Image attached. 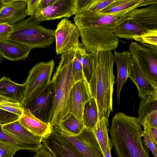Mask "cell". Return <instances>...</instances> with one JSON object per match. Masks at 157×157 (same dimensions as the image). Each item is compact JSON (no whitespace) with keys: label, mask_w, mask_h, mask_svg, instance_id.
Wrapping results in <instances>:
<instances>
[{"label":"cell","mask_w":157,"mask_h":157,"mask_svg":"<svg viewBox=\"0 0 157 157\" xmlns=\"http://www.w3.org/2000/svg\"><path fill=\"white\" fill-rule=\"evenodd\" d=\"M134 9L103 13L88 10L75 15V24L78 27L82 44L89 53L115 50L119 40L115 33L116 28L129 18Z\"/></svg>","instance_id":"1"},{"label":"cell","mask_w":157,"mask_h":157,"mask_svg":"<svg viewBox=\"0 0 157 157\" xmlns=\"http://www.w3.org/2000/svg\"><path fill=\"white\" fill-rule=\"evenodd\" d=\"M92 66L88 83L91 97L96 100L99 118H108L113 111V94L115 77L112 51L89 52Z\"/></svg>","instance_id":"2"},{"label":"cell","mask_w":157,"mask_h":157,"mask_svg":"<svg viewBox=\"0 0 157 157\" xmlns=\"http://www.w3.org/2000/svg\"><path fill=\"white\" fill-rule=\"evenodd\" d=\"M141 126L138 117L122 112L113 117L109 132L118 157H150L142 139Z\"/></svg>","instance_id":"3"},{"label":"cell","mask_w":157,"mask_h":157,"mask_svg":"<svg viewBox=\"0 0 157 157\" xmlns=\"http://www.w3.org/2000/svg\"><path fill=\"white\" fill-rule=\"evenodd\" d=\"M75 50L61 55V59L52 79L54 89L53 106L49 123L58 125L70 113V94L75 83L71 70Z\"/></svg>","instance_id":"4"},{"label":"cell","mask_w":157,"mask_h":157,"mask_svg":"<svg viewBox=\"0 0 157 157\" xmlns=\"http://www.w3.org/2000/svg\"><path fill=\"white\" fill-rule=\"evenodd\" d=\"M40 23L33 16H30L13 25L12 32L5 38L32 49L45 48L54 42L55 31Z\"/></svg>","instance_id":"5"},{"label":"cell","mask_w":157,"mask_h":157,"mask_svg":"<svg viewBox=\"0 0 157 157\" xmlns=\"http://www.w3.org/2000/svg\"><path fill=\"white\" fill-rule=\"evenodd\" d=\"M129 51L149 82L157 89V46L132 42Z\"/></svg>","instance_id":"6"},{"label":"cell","mask_w":157,"mask_h":157,"mask_svg":"<svg viewBox=\"0 0 157 157\" xmlns=\"http://www.w3.org/2000/svg\"><path fill=\"white\" fill-rule=\"evenodd\" d=\"M54 65L52 59L38 63L30 70L24 83L25 87V93L20 103L23 107H25L35 94L50 83Z\"/></svg>","instance_id":"7"},{"label":"cell","mask_w":157,"mask_h":157,"mask_svg":"<svg viewBox=\"0 0 157 157\" xmlns=\"http://www.w3.org/2000/svg\"><path fill=\"white\" fill-rule=\"evenodd\" d=\"M54 99V89L51 80L30 99L25 107L40 120L49 123Z\"/></svg>","instance_id":"8"},{"label":"cell","mask_w":157,"mask_h":157,"mask_svg":"<svg viewBox=\"0 0 157 157\" xmlns=\"http://www.w3.org/2000/svg\"><path fill=\"white\" fill-rule=\"evenodd\" d=\"M54 31L57 55H62L78 48L80 44L78 29L68 19H62Z\"/></svg>","instance_id":"9"},{"label":"cell","mask_w":157,"mask_h":157,"mask_svg":"<svg viewBox=\"0 0 157 157\" xmlns=\"http://www.w3.org/2000/svg\"><path fill=\"white\" fill-rule=\"evenodd\" d=\"M55 127L84 157H104L93 131L84 128L79 134L71 136L57 126Z\"/></svg>","instance_id":"10"},{"label":"cell","mask_w":157,"mask_h":157,"mask_svg":"<svg viewBox=\"0 0 157 157\" xmlns=\"http://www.w3.org/2000/svg\"><path fill=\"white\" fill-rule=\"evenodd\" d=\"M49 135L42 138L43 145L55 157H84L55 127Z\"/></svg>","instance_id":"11"},{"label":"cell","mask_w":157,"mask_h":157,"mask_svg":"<svg viewBox=\"0 0 157 157\" xmlns=\"http://www.w3.org/2000/svg\"><path fill=\"white\" fill-rule=\"evenodd\" d=\"M91 98L88 83L85 80L75 82L70 94V113L82 120V114L85 103Z\"/></svg>","instance_id":"12"},{"label":"cell","mask_w":157,"mask_h":157,"mask_svg":"<svg viewBox=\"0 0 157 157\" xmlns=\"http://www.w3.org/2000/svg\"><path fill=\"white\" fill-rule=\"evenodd\" d=\"M0 10V24L13 25L25 20L27 16V4L25 0H4Z\"/></svg>","instance_id":"13"},{"label":"cell","mask_w":157,"mask_h":157,"mask_svg":"<svg viewBox=\"0 0 157 157\" xmlns=\"http://www.w3.org/2000/svg\"><path fill=\"white\" fill-rule=\"evenodd\" d=\"M73 0H57L53 4L38 11L33 17L39 23L46 21L68 18L73 16Z\"/></svg>","instance_id":"14"},{"label":"cell","mask_w":157,"mask_h":157,"mask_svg":"<svg viewBox=\"0 0 157 157\" xmlns=\"http://www.w3.org/2000/svg\"><path fill=\"white\" fill-rule=\"evenodd\" d=\"M113 60L117 69V75L115 83L117 84V100L119 104L122 88L128 78V73L132 61L131 54L129 51L124 50L119 52L115 50L113 54Z\"/></svg>","instance_id":"15"},{"label":"cell","mask_w":157,"mask_h":157,"mask_svg":"<svg viewBox=\"0 0 157 157\" xmlns=\"http://www.w3.org/2000/svg\"><path fill=\"white\" fill-rule=\"evenodd\" d=\"M18 120L29 132L42 138L49 135L53 130V127L50 123L40 120L25 107H23L22 114Z\"/></svg>","instance_id":"16"},{"label":"cell","mask_w":157,"mask_h":157,"mask_svg":"<svg viewBox=\"0 0 157 157\" xmlns=\"http://www.w3.org/2000/svg\"><path fill=\"white\" fill-rule=\"evenodd\" d=\"M128 17L148 29H157V3L134 9L130 12Z\"/></svg>","instance_id":"17"},{"label":"cell","mask_w":157,"mask_h":157,"mask_svg":"<svg viewBox=\"0 0 157 157\" xmlns=\"http://www.w3.org/2000/svg\"><path fill=\"white\" fill-rule=\"evenodd\" d=\"M32 49L16 42L0 39V55L11 61L25 59Z\"/></svg>","instance_id":"18"},{"label":"cell","mask_w":157,"mask_h":157,"mask_svg":"<svg viewBox=\"0 0 157 157\" xmlns=\"http://www.w3.org/2000/svg\"><path fill=\"white\" fill-rule=\"evenodd\" d=\"M6 133L24 143L30 144H41L42 138L35 136L28 130L17 120L2 125Z\"/></svg>","instance_id":"19"},{"label":"cell","mask_w":157,"mask_h":157,"mask_svg":"<svg viewBox=\"0 0 157 157\" xmlns=\"http://www.w3.org/2000/svg\"><path fill=\"white\" fill-rule=\"evenodd\" d=\"M25 85L15 82L6 76L0 79V96L10 101L20 103L25 93Z\"/></svg>","instance_id":"20"},{"label":"cell","mask_w":157,"mask_h":157,"mask_svg":"<svg viewBox=\"0 0 157 157\" xmlns=\"http://www.w3.org/2000/svg\"><path fill=\"white\" fill-rule=\"evenodd\" d=\"M129 78L136 86L141 98L152 94L155 90L146 79L136 63L132 59L128 73Z\"/></svg>","instance_id":"21"},{"label":"cell","mask_w":157,"mask_h":157,"mask_svg":"<svg viewBox=\"0 0 157 157\" xmlns=\"http://www.w3.org/2000/svg\"><path fill=\"white\" fill-rule=\"evenodd\" d=\"M156 3L157 0H113L108 6L99 12L110 13L129 9H134Z\"/></svg>","instance_id":"22"},{"label":"cell","mask_w":157,"mask_h":157,"mask_svg":"<svg viewBox=\"0 0 157 157\" xmlns=\"http://www.w3.org/2000/svg\"><path fill=\"white\" fill-rule=\"evenodd\" d=\"M148 30L129 18L116 28L115 33L118 38L133 39Z\"/></svg>","instance_id":"23"},{"label":"cell","mask_w":157,"mask_h":157,"mask_svg":"<svg viewBox=\"0 0 157 157\" xmlns=\"http://www.w3.org/2000/svg\"><path fill=\"white\" fill-rule=\"evenodd\" d=\"M99 118L98 111L95 99L91 97L85 104L83 110L82 120L85 128L92 130Z\"/></svg>","instance_id":"24"},{"label":"cell","mask_w":157,"mask_h":157,"mask_svg":"<svg viewBox=\"0 0 157 157\" xmlns=\"http://www.w3.org/2000/svg\"><path fill=\"white\" fill-rule=\"evenodd\" d=\"M55 126L71 136L79 134L85 128L82 120L78 119L71 113Z\"/></svg>","instance_id":"25"},{"label":"cell","mask_w":157,"mask_h":157,"mask_svg":"<svg viewBox=\"0 0 157 157\" xmlns=\"http://www.w3.org/2000/svg\"><path fill=\"white\" fill-rule=\"evenodd\" d=\"M109 126L108 118H99L96 125L92 130L99 142L103 155L110 138L108 135Z\"/></svg>","instance_id":"26"},{"label":"cell","mask_w":157,"mask_h":157,"mask_svg":"<svg viewBox=\"0 0 157 157\" xmlns=\"http://www.w3.org/2000/svg\"><path fill=\"white\" fill-rule=\"evenodd\" d=\"M157 111V89L152 94L142 98L138 112V118L140 122L151 113Z\"/></svg>","instance_id":"27"},{"label":"cell","mask_w":157,"mask_h":157,"mask_svg":"<svg viewBox=\"0 0 157 157\" xmlns=\"http://www.w3.org/2000/svg\"><path fill=\"white\" fill-rule=\"evenodd\" d=\"M75 56L82 65L85 79L88 83L92 76V66L89 52L82 44L80 43L78 48L75 50Z\"/></svg>","instance_id":"28"},{"label":"cell","mask_w":157,"mask_h":157,"mask_svg":"<svg viewBox=\"0 0 157 157\" xmlns=\"http://www.w3.org/2000/svg\"><path fill=\"white\" fill-rule=\"evenodd\" d=\"M0 140L15 145L21 150H25L36 152L42 146V144H30L21 141L5 133L2 130V125H0Z\"/></svg>","instance_id":"29"},{"label":"cell","mask_w":157,"mask_h":157,"mask_svg":"<svg viewBox=\"0 0 157 157\" xmlns=\"http://www.w3.org/2000/svg\"><path fill=\"white\" fill-rule=\"evenodd\" d=\"M23 107L20 103L11 101L0 102V109L17 115L20 117L22 115Z\"/></svg>","instance_id":"30"},{"label":"cell","mask_w":157,"mask_h":157,"mask_svg":"<svg viewBox=\"0 0 157 157\" xmlns=\"http://www.w3.org/2000/svg\"><path fill=\"white\" fill-rule=\"evenodd\" d=\"M96 0H73L72 13L75 15L88 10Z\"/></svg>","instance_id":"31"},{"label":"cell","mask_w":157,"mask_h":157,"mask_svg":"<svg viewBox=\"0 0 157 157\" xmlns=\"http://www.w3.org/2000/svg\"><path fill=\"white\" fill-rule=\"evenodd\" d=\"M133 39L140 43L157 46V29H149Z\"/></svg>","instance_id":"32"},{"label":"cell","mask_w":157,"mask_h":157,"mask_svg":"<svg viewBox=\"0 0 157 157\" xmlns=\"http://www.w3.org/2000/svg\"><path fill=\"white\" fill-rule=\"evenodd\" d=\"M20 150L18 147L0 140V157H13Z\"/></svg>","instance_id":"33"},{"label":"cell","mask_w":157,"mask_h":157,"mask_svg":"<svg viewBox=\"0 0 157 157\" xmlns=\"http://www.w3.org/2000/svg\"><path fill=\"white\" fill-rule=\"evenodd\" d=\"M71 74L75 83L85 79L82 65L75 56V53L73 60Z\"/></svg>","instance_id":"34"},{"label":"cell","mask_w":157,"mask_h":157,"mask_svg":"<svg viewBox=\"0 0 157 157\" xmlns=\"http://www.w3.org/2000/svg\"><path fill=\"white\" fill-rule=\"evenodd\" d=\"M19 117L16 115L0 109V125L6 124L18 120Z\"/></svg>","instance_id":"35"},{"label":"cell","mask_w":157,"mask_h":157,"mask_svg":"<svg viewBox=\"0 0 157 157\" xmlns=\"http://www.w3.org/2000/svg\"><path fill=\"white\" fill-rule=\"evenodd\" d=\"M141 134L143 138V141L144 146L151 151L155 157H157L156 146L147 133L142 130Z\"/></svg>","instance_id":"36"},{"label":"cell","mask_w":157,"mask_h":157,"mask_svg":"<svg viewBox=\"0 0 157 157\" xmlns=\"http://www.w3.org/2000/svg\"><path fill=\"white\" fill-rule=\"evenodd\" d=\"M147 125L157 128V111L152 112L148 114L144 120L140 122V125Z\"/></svg>","instance_id":"37"},{"label":"cell","mask_w":157,"mask_h":157,"mask_svg":"<svg viewBox=\"0 0 157 157\" xmlns=\"http://www.w3.org/2000/svg\"><path fill=\"white\" fill-rule=\"evenodd\" d=\"M40 0H25L27 4V15L34 16L39 11V5Z\"/></svg>","instance_id":"38"},{"label":"cell","mask_w":157,"mask_h":157,"mask_svg":"<svg viewBox=\"0 0 157 157\" xmlns=\"http://www.w3.org/2000/svg\"><path fill=\"white\" fill-rule=\"evenodd\" d=\"M113 0H96L88 10L92 11H100L112 3Z\"/></svg>","instance_id":"39"},{"label":"cell","mask_w":157,"mask_h":157,"mask_svg":"<svg viewBox=\"0 0 157 157\" xmlns=\"http://www.w3.org/2000/svg\"><path fill=\"white\" fill-rule=\"evenodd\" d=\"M142 126L144 128V132L147 133L152 141L157 146V128L144 124Z\"/></svg>","instance_id":"40"},{"label":"cell","mask_w":157,"mask_h":157,"mask_svg":"<svg viewBox=\"0 0 157 157\" xmlns=\"http://www.w3.org/2000/svg\"><path fill=\"white\" fill-rule=\"evenodd\" d=\"M13 26L7 23L0 24V39L5 38L12 31Z\"/></svg>","instance_id":"41"},{"label":"cell","mask_w":157,"mask_h":157,"mask_svg":"<svg viewBox=\"0 0 157 157\" xmlns=\"http://www.w3.org/2000/svg\"><path fill=\"white\" fill-rule=\"evenodd\" d=\"M32 157H55L53 154L43 145Z\"/></svg>","instance_id":"42"},{"label":"cell","mask_w":157,"mask_h":157,"mask_svg":"<svg viewBox=\"0 0 157 157\" xmlns=\"http://www.w3.org/2000/svg\"><path fill=\"white\" fill-rule=\"evenodd\" d=\"M57 0H40L39 5V11L47 8L55 3Z\"/></svg>","instance_id":"43"},{"label":"cell","mask_w":157,"mask_h":157,"mask_svg":"<svg viewBox=\"0 0 157 157\" xmlns=\"http://www.w3.org/2000/svg\"><path fill=\"white\" fill-rule=\"evenodd\" d=\"M113 147L111 139H109L104 154V157H111V150Z\"/></svg>","instance_id":"44"},{"label":"cell","mask_w":157,"mask_h":157,"mask_svg":"<svg viewBox=\"0 0 157 157\" xmlns=\"http://www.w3.org/2000/svg\"><path fill=\"white\" fill-rule=\"evenodd\" d=\"M5 3L4 0H0V10L2 9Z\"/></svg>","instance_id":"45"},{"label":"cell","mask_w":157,"mask_h":157,"mask_svg":"<svg viewBox=\"0 0 157 157\" xmlns=\"http://www.w3.org/2000/svg\"><path fill=\"white\" fill-rule=\"evenodd\" d=\"M3 101H11L10 100L6 98H3L0 96V102ZM14 102V101H13Z\"/></svg>","instance_id":"46"},{"label":"cell","mask_w":157,"mask_h":157,"mask_svg":"<svg viewBox=\"0 0 157 157\" xmlns=\"http://www.w3.org/2000/svg\"><path fill=\"white\" fill-rule=\"evenodd\" d=\"M3 62V57L0 55V65Z\"/></svg>","instance_id":"47"}]
</instances>
